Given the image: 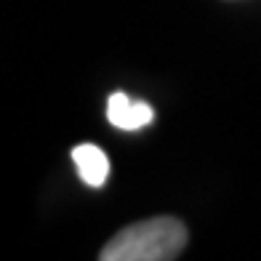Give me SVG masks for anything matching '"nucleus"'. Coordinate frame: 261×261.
Returning a JSON list of instances; mask_svg holds the SVG:
<instances>
[{
  "instance_id": "nucleus-1",
  "label": "nucleus",
  "mask_w": 261,
  "mask_h": 261,
  "mask_svg": "<svg viewBox=\"0 0 261 261\" xmlns=\"http://www.w3.org/2000/svg\"><path fill=\"white\" fill-rule=\"evenodd\" d=\"M187 245V227L173 216L128 224L101 248V261H171Z\"/></svg>"
},
{
  "instance_id": "nucleus-2",
  "label": "nucleus",
  "mask_w": 261,
  "mask_h": 261,
  "mask_svg": "<svg viewBox=\"0 0 261 261\" xmlns=\"http://www.w3.org/2000/svg\"><path fill=\"white\" fill-rule=\"evenodd\" d=\"M107 117L120 130H139L155 120V110L147 101H134L128 93L117 91L107 101Z\"/></svg>"
},
{
  "instance_id": "nucleus-3",
  "label": "nucleus",
  "mask_w": 261,
  "mask_h": 261,
  "mask_svg": "<svg viewBox=\"0 0 261 261\" xmlns=\"http://www.w3.org/2000/svg\"><path fill=\"white\" fill-rule=\"evenodd\" d=\"M72 160L77 165L80 179L88 187H101L110 176V160L96 144H77L72 149Z\"/></svg>"
}]
</instances>
